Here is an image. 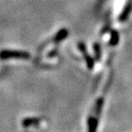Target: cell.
<instances>
[{"label": "cell", "mask_w": 132, "mask_h": 132, "mask_svg": "<svg viewBox=\"0 0 132 132\" xmlns=\"http://www.w3.org/2000/svg\"><path fill=\"white\" fill-rule=\"evenodd\" d=\"M118 32H112V39L110 40V43L111 45H116V44L118 43Z\"/></svg>", "instance_id": "5"}, {"label": "cell", "mask_w": 132, "mask_h": 132, "mask_svg": "<svg viewBox=\"0 0 132 132\" xmlns=\"http://www.w3.org/2000/svg\"><path fill=\"white\" fill-rule=\"evenodd\" d=\"M67 35H68L67 29H62V30L57 33V35L55 36V39H55V41H61L62 39H65L67 37Z\"/></svg>", "instance_id": "3"}, {"label": "cell", "mask_w": 132, "mask_h": 132, "mask_svg": "<svg viewBox=\"0 0 132 132\" xmlns=\"http://www.w3.org/2000/svg\"><path fill=\"white\" fill-rule=\"evenodd\" d=\"M130 10H131V7H130V6H128L126 7V9L124 10V12L122 13V16H121V18H120V19H122V20L126 19L127 18H128V15L129 14Z\"/></svg>", "instance_id": "7"}, {"label": "cell", "mask_w": 132, "mask_h": 132, "mask_svg": "<svg viewBox=\"0 0 132 132\" xmlns=\"http://www.w3.org/2000/svg\"><path fill=\"white\" fill-rule=\"evenodd\" d=\"M89 132H95L97 128V120L95 118H89Z\"/></svg>", "instance_id": "2"}, {"label": "cell", "mask_w": 132, "mask_h": 132, "mask_svg": "<svg viewBox=\"0 0 132 132\" xmlns=\"http://www.w3.org/2000/svg\"><path fill=\"white\" fill-rule=\"evenodd\" d=\"M0 57L2 59H9V58H19V59H28L30 57L28 52H18V51H3L0 52Z\"/></svg>", "instance_id": "1"}, {"label": "cell", "mask_w": 132, "mask_h": 132, "mask_svg": "<svg viewBox=\"0 0 132 132\" xmlns=\"http://www.w3.org/2000/svg\"><path fill=\"white\" fill-rule=\"evenodd\" d=\"M95 56H96V59H99V57H100V47H99L98 44L95 45Z\"/></svg>", "instance_id": "8"}, {"label": "cell", "mask_w": 132, "mask_h": 132, "mask_svg": "<svg viewBox=\"0 0 132 132\" xmlns=\"http://www.w3.org/2000/svg\"><path fill=\"white\" fill-rule=\"evenodd\" d=\"M39 120L37 118H26V119L23 120V125L25 127H29L31 125H34V124H38Z\"/></svg>", "instance_id": "4"}, {"label": "cell", "mask_w": 132, "mask_h": 132, "mask_svg": "<svg viewBox=\"0 0 132 132\" xmlns=\"http://www.w3.org/2000/svg\"><path fill=\"white\" fill-rule=\"evenodd\" d=\"M103 105V99H100L97 103V107H96V111L97 113H100V110H101V107Z\"/></svg>", "instance_id": "9"}, {"label": "cell", "mask_w": 132, "mask_h": 132, "mask_svg": "<svg viewBox=\"0 0 132 132\" xmlns=\"http://www.w3.org/2000/svg\"><path fill=\"white\" fill-rule=\"evenodd\" d=\"M84 54H85V61H86V62H87V65H88V67L89 68H93V66H94V61H93V59L90 57L89 55H87L86 53H85V52H84Z\"/></svg>", "instance_id": "6"}]
</instances>
